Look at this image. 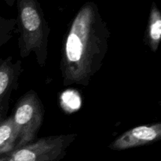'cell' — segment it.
<instances>
[{"label":"cell","instance_id":"1","mask_svg":"<svg viewBox=\"0 0 161 161\" xmlns=\"http://www.w3.org/2000/svg\"><path fill=\"white\" fill-rule=\"evenodd\" d=\"M109 37L97 6L86 2L72 19L63 42L60 69L64 86L89 85L103 64Z\"/></svg>","mask_w":161,"mask_h":161},{"label":"cell","instance_id":"2","mask_svg":"<svg viewBox=\"0 0 161 161\" xmlns=\"http://www.w3.org/2000/svg\"><path fill=\"white\" fill-rule=\"evenodd\" d=\"M17 8L20 56L27 58L33 53L38 64L44 67L48 58L50 28L42 6L38 0H17Z\"/></svg>","mask_w":161,"mask_h":161},{"label":"cell","instance_id":"3","mask_svg":"<svg viewBox=\"0 0 161 161\" xmlns=\"http://www.w3.org/2000/svg\"><path fill=\"white\" fill-rule=\"evenodd\" d=\"M11 117L17 132L16 149L37 140L44 118V107L37 93L29 91L22 96L16 104Z\"/></svg>","mask_w":161,"mask_h":161},{"label":"cell","instance_id":"4","mask_svg":"<svg viewBox=\"0 0 161 161\" xmlns=\"http://www.w3.org/2000/svg\"><path fill=\"white\" fill-rule=\"evenodd\" d=\"M75 134L52 135L14 149L0 157V161H59L76 138Z\"/></svg>","mask_w":161,"mask_h":161},{"label":"cell","instance_id":"5","mask_svg":"<svg viewBox=\"0 0 161 161\" xmlns=\"http://www.w3.org/2000/svg\"><path fill=\"white\" fill-rule=\"evenodd\" d=\"M161 138V124H146L127 130L110 143L112 150L122 151L132 148L147 146Z\"/></svg>","mask_w":161,"mask_h":161},{"label":"cell","instance_id":"6","mask_svg":"<svg viewBox=\"0 0 161 161\" xmlns=\"http://www.w3.org/2000/svg\"><path fill=\"white\" fill-rule=\"evenodd\" d=\"M21 61L12 57L0 59V122L6 118L13 91L17 88L21 72Z\"/></svg>","mask_w":161,"mask_h":161},{"label":"cell","instance_id":"7","mask_svg":"<svg viewBox=\"0 0 161 161\" xmlns=\"http://www.w3.org/2000/svg\"><path fill=\"white\" fill-rule=\"evenodd\" d=\"M146 39L150 50L157 52L161 39V13L155 2H153L149 12Z\"/></svg>","mask_w":161,"mask_h":161},{"label":"cell","instance_id":"8","mask_svg":"<svg viewBox=\"0 0 161 161\" xmlns=\"http://www.w3.org/2000/svg\"><path fill=\"white\" fill-rule=\"evenodd\" d=\"M17 142V132L10 116L0 122V157L14 151Z\"/></svg>","mask_w":161,"mask_h":161},{"label":"cell","instance_id":"9","mask_svg":"<svg viewBox=\"0 0 161 161\" xmlns=\"http://www.w3.org/2000/svg\"><path fill=\"white\" fill-rule=\"evenodd\" d=\"M16 27V19H8L0 17V47H3L12 38Z\"/></svg>","mask_w":161,"mask_h":161},{"label":"cell","instance_id":"10","mask_svg":"<svg viewBox=\"0 0 161 161\" xmlns=\"http://www.w3.org/2000/svg\"><path fill=\"white\" fill-rule=\"evenodd\" d=\"M4 1H5V3H6V4L9 6H14V3H15V0H4Z\"/></svg>","mask_w":161,"mask_h":161}]
</instances>
